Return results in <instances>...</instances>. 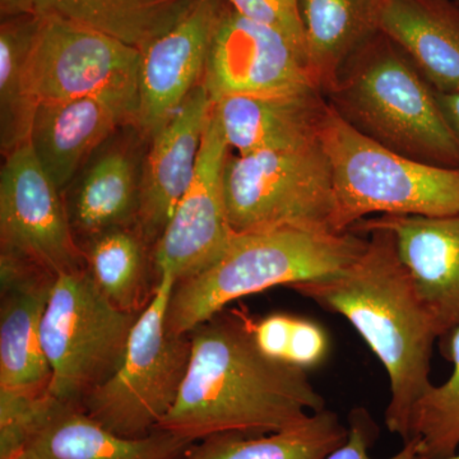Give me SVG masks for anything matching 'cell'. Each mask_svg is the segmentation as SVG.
<instances>
[{"label": "cell", "mask_w": 459, "mask_h": 459, "mask_svg": "<svg viewBox=\"0 0 459 459\" xmlns=\"http://www.w3.org/2000/svg\"><path fill=\"white\" fill-rule=\"evenodd\" d=\"M189 336L186 379L157 430L198 443L216 435L273 433L325 409L307 370L259 351L247 314H217Z\"/></svg>", "instance_id": "cell-1"}, {"label": "cell", "mask_w": 459, "mask_h": 459, "mask_svg": "<svg viewBox=\"0 0 459 459\" xmlns=\"http://www.w3.org/2000/svg\"><path fill=\"white\" fill-rule=\"evenodd\" d=\"M361 234L367 235V247L346 270L291 289L344 316L376 353L391 385L385 427L407 442L416 404L433 386L431 353L439 333L402 264L391 232L371 229Z\"/></svg>", "instance_id": "cell-2"}, {"label": "cell", "mask_w": 459, "mask_h": 459, "mask_svg": "<svg viewBox=\"0 0 459 459\" xmlns=\"http://www.w3.org/2000/svg\"><path fill=\"white\" fill-rule=\"evenodd\" d=\"M367 241V235L351 230L235 232L213 264L175 282L166 314L169 332L186 336L244 296L336 276L359 258Z\"/></svg>", "instance_id": "cell-3"}, {"label": "cell", "mask_w": 459, "mask_h": 459, "mask_svg": "<svg viewBox=\"0 0 459 459\" xmlns=\"http://www.w3.org/2000/svg\"><path fill=\"white\" fill-rule=\"evenodd\" d=\"M325 98L338 117L379 146L425 164L459 169V141L437 92L385 33L344 63Z\"/></svg>", "instance_id": "cell-4"}, {"label": "cell", "mask_w": 459, "mask_h": 459, "mask_svg": "<svg viewBox=\"0 0 459 459\" xmlns=\"http://www.w3.org/2000/svg\"><path fill=\"white\" fill-rule=\"evenodd\" d=\"M320 141L333 170L337 232L350 231L371 214H459V169L397 155L353 129L332 108Z\"/></svg>", "instance_id": "cell-5"}, {"label": "cell", "mask_w": 459, "mask_h": 459, "mask_svg": "<svg viewBox=\"0 0 459 459\" xmlns=\"http://www.w3.org/2000/svg\"><path fill=\"white\" fill-rule=\"evenodd\" d=\"M175 282L170 273L159 277L119 367L80 404L90 418L122 437H143L156 431L186 379L192 341L189 334L170 333L166 325Z\"/></svg>", "instance_id": "cell-6"}, {"label": "cell", "mask_w": 459, "mask_h": 459, "mask_svg": "<svg viewBox=\"0 0 459 459\" xmlns=\"http://www.w3.org/2000/svg\"><path fill=\"white\" fill-rule=\"evenodd\" d=\"M223 190L235 232L281 228L337 232L333 170L320 140L291 150L230 155Z\"/></svg>", "instance_id": "cell-7"}, {"label": "cell", "mask_w": 459, "mask_h": 459, "mask_svg": "<svg viewBox=\"0 0 459 459\" xmlns=\"http://www.w3.org/2000/svg\"><path fill=\"white\" fill-rule=\"evenodd\" d=\"M140 314L111 304L87 270L57 277L41 325L50 397L80 407L119 367Z\"/></svg>", "instance_id": "cell-8"}, {"label": "cell", "mask_w": 459, "mask_h": 459, "mask_svg": "<svg viewBox=\"0 0 459 459\" xmlns=\"http://www.w3.org/2000/svg\"><path fill=\"white\" fill-rule=\"evenodd\" d=\"M40 17V16H39ZM142 53L80 23L40 17L29 60L36 104L99 99L137 126Z\"/></svg>", "instance_id": "cell-9"}, {"label": "cell", "mask_w": 459, "mask_h": 459, "mask_svg": "<svg viewBox=\"0 0 459 459\" xmlns=\"http://www.w3.org/2000/svg\"><path fill=\"white\" fill-rule=\"evenodd\" d=\"M0 258L57 277L86 270L62 192L29 143L5 155L0 174Z\"/></svg>", "instance_id": "cell-10"}, {"label": "cell", "mask_w": 459, "mask_h": 459, "mask_svg": "<svg viewBox=\"0 0 459 459\" xmlns=\"http://www.w3.org/2000/svg\"><path fill=\"white\" fill-rule=\"evenodd\" d=\"M229 156L230 147L212 108L195 179L152 250L156 280L164 273H170L175 281L188 279L210 267L228 249L235 235L223 190Z\"/></svg>", "instance_id": "cell-11"}, {"label": "cell", "mask_w": 459, "mask_h": 459, "mask_svg": "<svg viewBox=\"0 0 459 459\" xmlns=\"http://www.w3.org/2000/svg\"><path fill=\"white\" fill-rule=\"evenodd\" d=\"M202 84L213 102L228 96L320 90L307 60L282 33L229 4L214 30Z\"/></svg>", "instance_id": "cell-12"}, {"label": "cell", "mask_w": 459, "mask_h": 459, "mask_svg": "<svg viewBox=\"0 0 459 459\" xmlns=\"http://www.w3.org/2000/svg\"><path fill=\"white\" fill-rule=\"evenodd\" d=\"M221 0H197L179 22L142 50L137 126L152 138L204 81Z\"/></svg>", "instance_id": "cell-13"}, {"label": "cell", "mask_w": 459, "mask_h": 459, "mask_svg": "<svg viewBox=\"0 0 459 459\" xmlns=\"http://www.w3.org/2000/svg\"><path fill=\"white\" fill-rule=\"evenodd\" d=\"M213 104L204 84H199L152 137L135 217V228L152 250L195 179Z\"/></svg>", "instance_id": "cell-14"}, {"label": "cell", "mask_w": 459, "mask_h": 459, "mask_svg": "<svg viewBox=\"0 0 459 459\" xmlns=\"http://www.w3.org/2000/svg\"><path fill=\"white\" fill-rule=\"evenodd\" d=\"M56 277L0 258V392L49 394L41 325Z\"/></svg>", "instance_id": "cell-15"}, {"label": "cell", "mask_w": 459, "mask_h": 459, "mask_svg": "<svg viewBox=\"0 0 459 459\" xmlns=\"http://www.w3.org/2000/svg\"><path fill=\"white\" fill-rule=\"evenodd\" d=\"M391 232L402 264L409 272L439 338L459 325V214L446 217L376 216L351 231Z\"/></svg>", "instance_id": "cell-16"}, {"label": "cell", "mask_w": 459, "mask_h": 459, "mask_svg": "<svg viewBox=\"0 0 459 459\" xmlns=\"http://www.w3.org/2000/svg\"><path fill=\"white\" fill-rule=\"evenodd\" d=\"M230 150L247 156L291 150L320 140L327 98L320 90L283 95L228 96L214 102Z\"/></svg>", "instance_id": "cell-17"}, {"label": "cell", "mask_w": 459, "mask_h": 459, "mask_svg": "<svg viewBox=\"0 0 459 459\" xmlns=\"http://www.w3.org/2000/svg\"><path fill=\"white\" fill-rule=\"evenodd\" d=\"M193 444L161 430L143 437H122L102 427L80 407L56 402L16 457L181 459Z\"/></svg>", "instance_id": "cell-18"}, {"label": "cell", "mask_w": 459, "mask_h": 459, "mask_svg": "<svg viewBox=\"0 0 459 459\" xmlns=\"http://www.w3.org/2000/svg\"><path fill=\"white\" fill-rule=\"evenodd\" d=\"M123 124H128L124 115L102 100L39 102L29 144L42 170L63 193L87 157Z\"/></svg>", "instance_id": "cell-19"}, {"label": "cell", "mask_w": 459, "mask_h": 459, "mask_svg": "<svg viewBox=\"0 0 459 459\" xmlns=\"http://www.w3.org/2000/svg\"><path fill=\"white\" fill-rule=\"evenodd\" d=\"M382 32L406 53L435 92H458L459 5L451 0H392Z\"/></svg>", "instance_id": "cell-20"}, {"label": "cell", "mask_w": 459, "mask_h": 459, "mask_svg": "<svg viewBox=\"0 0 459 459\" xmlns=\"http://www.w3.org/2000/svg\"><path fill=\"white\" fill-rule=\"evenodd\" d=\"M392 0H300L307 65L323 93L367 42L382 32Z\"/></svg>", "instance_id": "cell-21"}, {"label": "cell", "mask_w": 459, "mask_h": 459, "mask_svg": "<svg viewBox=\"0 0 459 459\" xmlns=\"http://www.w3.org/2000/svg\"><path fill=\"white\" fill-rule=\"evenodd\" d=\"M197 0H35V14L80 23L140 51L172 29Z\"/></svg>", "instance_id": "cell-22"}, {"label": "cell", "mask_w": 459, "mask_h": 459, "mask_svg": "<svg viewBox=\"0 0 459 459\" xmlns=\"http://www.w3.org/2000/svg\"><path fill=\"white\" fill-rule=\"evenodd\" d=\"M349 428L327 409L294 427L261 435L223 434L195 443L181 459H325L344 443Z\"/></svg>", "instance_id": "cell-23"}, {"label": "cell", "mask_w": 459, "mask_h": 459, "mask_svg": "<svg viewBox=\"0 0 459 459\" xmlns=\"http://www.w3.org/2000/svg\"><path fill=\"white\" fill-rule=\"evenodd\" d=\"M140 183L126 153L113 151L100 157L81 180L68 208L75 237L86 241L108 230L135 225Z\"/></svg>", "instance_id": "cell-24"}, {"label": "cell", "mask_w": 459, "mask_h": 459, "mask_svg": "<svg viewBox=\"0 0 459 459\" xmlns=\"http://www.w3.org/2000/svg\"><path fill=\"white\" fill-rule=\"evenodd\" d=\"M81 247L86 270L105 298L124 312L141 313L157 285L148 272L151 247L135 225L108 230Z\"/></svg>", "instance_id": "cell-25"}, {"label": "cell", "mask_w": 459, "mask_h": 459, "mask_svg": "<svg viewBox=\"0 0 459 459\" xmlns=\"http://www.w3.org/2000/svg\"><path fill=\"white\" fill-rule=\"evenodd\" d=\"M40 17L3 18L0 27V144L4 155L29 143L36 101L29 60Z\"/></svg>", "instance_id": "cell-26"}, {"label": "cell", "mask_w": 459, "mask_h": 459, "mask_svg": "<svg viewBox=\"0 0 459 459\" xmlns=\"http://www.w3.org/2000/svg\"><path fill=\"white\" fill-rule=\"evenodd\" d=\"M443 340L452 374L422 395L411 427V437H418L430 459L451 457L459 449V325Z\"/></svg>", "instance_id": "cell-27"}, {"label": "cell", "mask_w": 459, "mask_h": 459, "mask_svg": "<svg viewBox=\"0 0 459 459\" xmlns=\"http://www.w3.org/2000/svg\"><path fill=\"white\" fill-rule=\"evenodd\" d=\"M226 2L241 16L282 33L307 63L300 0H226Z\"/></svg>", "instance_id": "cell-28"}, {"label": "cell", "mask_w": 459, "mask_h": 459, "mask_svg": "<svg viewBox=\"0 0 459 459\" xmlns=\"http://www.w3.org/2000/svg\"><path fill=\"white\" fill-rule=\"evenodd\" d=\"M374 425L371 424L367 411L352 412L349 424V435L343 444L325 459H376L369 455L370 444L373 442ZM385 459H430L425 446L418 437H411L404 442L400 452Z\"/></svg>", "instance_id": "cell-29"}, {"label": "cell", "mask_w": 459, "mask_h": 459, "mask_svg": "<svg viewBox=\"0 0 459 459\" xmlns=\"http://www.w3.org/2000/svg\"><path fill=\"white\" fill-rule=\"evenodd\" d=\"M328 350L329 341L325 328L313 320L295 316L290 334L287 364L303 370L318 367L327 358Z\"/></svg>", "instance_id": "cell-30"}, {"label": "cell", "mask_w": 459, "mask_h": 459, "mask_svg": "<svg viewBox=\"0 0 459 459\" xmlns=\"http://www.w3.org/2000/svg\"><path fill=\"white\" fill-rule=\"evenodd\" d=\"M437 98L446 122L459 141V91L453 93L437 92Z\"/></svg>", "instance_id": "cell-31"}, {"label": "cell", "mask_w": 459, "mask_h": 459, "mask_svg": "<svg viewBox=\"0 0 459 459\" xmlns=\"http://www.w3.org/2000/svg\"><path fill=\"white\" fill-rule=\"evenodd\" d=\"M2 18L35 14V0H0Z\"/></svg>", "instance_id": "cell-32"}, {"label": "cell", "mask_w": 459, "mask_h": 459, "mask_svg": "<svg viewBox=\"0 0 459 459\" xmlns=\"http://www.w3.org/2000/svg\"><path fill=\"white\" fill-rule=\"evenodd\" d=\"M443 459H459V451L457 453H455V455H451V457H446Z\"/></svg>", "instance_id": "cell-33"}, {"label": "cell", "mask_w": 459, "mask_h": 459, "mask_svg": "<svg viewBox=\"0 0 459 459\" xmlns=\"http://www.w3.org/2000/svg\"><path fill=\"white\" fill-rule=\"evenodd\" d=\"M11 459H21V458H18V457H14V458H11Z\"/></svg>", "instance_id": "cell-34"}]
</instances>
